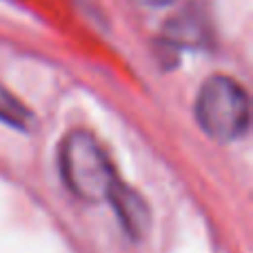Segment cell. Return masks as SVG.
Instances as JSON below:
<instances>
[{
    "mask_svg": "<svg viewBox=\"0 0 253 253\" xmlns=\"http://www.w3.org/2000/svg\"><path fill=\"white\" fill-rule=\"evenodd\" d=\"M169 38L178 44H198L205 38V27L200 16H178L169 25Z\"/></svg>",
    "mask_w": 253,
    "mask_h": 253,
    "instance_id": "obj_4",
    "label": "cell"
},
{
    "mask_svg": "<svg viewBox=\"0 0 253 253\" xmlns=\"http://www.w3.org/2000/svg\"><path fill=\"white\" fill-rule=\"evenodd\" d=\"M196 118L209 138L231 142L249 129V98L236 80L213 76L198 93Z\"/></svg>",
    "mask_w": 253,
    "mask_h": 253,
    "instance_id": "obj_2",
    "label": "cell"
},
{
    "mask_svg": "<svg viewBox=\"0 0 253 253\" xmlns=\"http://www.w3.org/2000/svg\"><path fill=\"white\" fill-rule=\"evenodd\" d=\"M138 4H144V7H165V4L173 2V0H133Z\"/></svg>",
    "mask_w": 253,
    "mask_h": 253,
    "instance_id": "obj_5",
    "label": "cell"
},
{
    "mask_svg": "<svg viewBox=\"0 0 253 253\" xmlns=\"http://www.w3.org/2000/svg\"><path fill=\"white\" fill-rule=\"evenodd\" d=\"M60 169L67 187L87 202L107 200L116 184L111 162L100 144L84 131H74L60 147Z\"/></svg>",
    "mask_w": 253,
    "mask_h": 253,
    "instance_id": "obj_1",
    "label": "cell"
},
{
    "mask_svg": "<svg viewBox=\"0 0 253 253\" xmlns=\"http://www.w3.org/2000/svg\"><path fill=\"white\" fill-rule=\"evenodd\" d=\"M107 200L114 202V207H116V211H118L126 231L135 238L142 236L149 224V211H147V205H144L142 198H140L133 189H126L125 184H120L118 180H116V184L109 191Z\"/></svg>",
    "mask_w": 253,
    "mask_h": 253,
    "instance_id": "obj_3",
    "label": "cell"
}]
</instances>
